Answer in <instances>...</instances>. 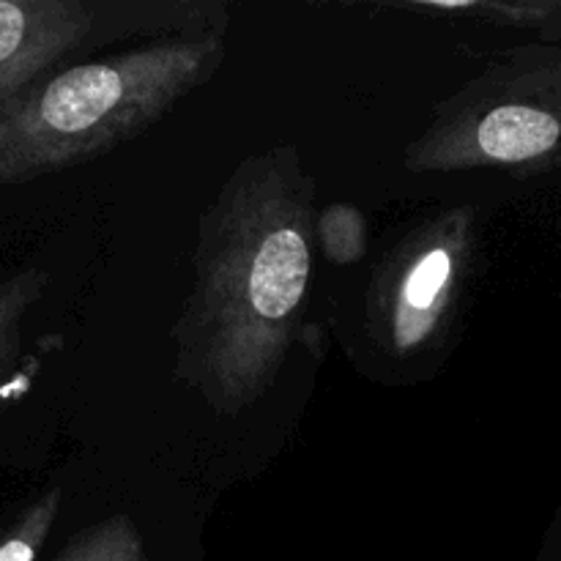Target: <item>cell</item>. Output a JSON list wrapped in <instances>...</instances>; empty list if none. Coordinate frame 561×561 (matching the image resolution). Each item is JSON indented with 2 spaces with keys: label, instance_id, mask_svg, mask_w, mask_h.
<instances>
[{
  "label": "cell",
  "instance_id": "cell-1",
  "mask_svg": "<svg viewBox=\"0 0 561 561\" xmlns=\"http://www.w3.org/2000/svg\"><path fill=\"white\" fill-rule=\"evenodd\" d=\"M316 181L296 146L241 159L197 222L192 288L170 329L173 376L217 416L266 398L307 310Z\"/></svg>",
  "mask_w": 561,
  "mask_h": 561
},
{
  "label": "cell",
  "instance_id": "cell-2",
  "mask_svg": "<svg viewBox=\"0 0 561 561\" xmlns=\"http://www.w3.org/2000/svg\"><path fill=\"white\" fill-rule=\"evenodd\" d=\"M225 49V27H203L42 75L0 102V186L93 162L146 135L217 75Z\"/></svg>",
  "mask_w": 561,
  "mask_h": 561
},
{
  "label": "cell",
  "instance_id": "cell-3",
  "mask_svg": "<svg viewBox=\"0 0 561 561\" xmlns=\"http://www.w3.org/2000/svg\"><path fill=\"white\" fill-rule=\"evenodd\" d=\"M414 175L561 170V55H513L488 66L433 107L403 148Z\"/></svg>",
  "mask_w": 561,
  "mask_h": 561
},
{
  "label": "cell",
  "instance_id": "cell-4",
  "mask_svg": "<svg viewBox=\"0 0 561 561\" xmlns=\"http://www.w3.org/2000/svg\"><path fill=\"white\" fill-rule=\"evenodd\" d=\"M477 252V211L453 206L416 222L373 274L367 334L383 354L411 359L442 343Z\"/></svg>",
  "mask_w": 561,
  "mask_h": 561
},
{
  "label": "cell",
  "instance_id": "cell-5",
  "mask_svg": "<svg viewBox=\"0 0 561 561\" xmlns=\"http://www.w3.org/2000/svg\"><path fill=\"white\" fill-rule=\"evenodd\" d=\"M93 25L82 0H0V102L80 49Z\"/></svg>",
  "mask_w": 561,
  "mask_h": 561
},
{
  "label": "cell",
  "instance_id": "cell-6",
  "mask_svg": "<svg viewBox=\"0 0 561 561\" xmlns=\"http://www.w3.org/2000/svg\"><path fill=\"white\" fill-rule=\"evenodd\" d=\"M49 277L42 268H25L0 283V403L20 356L22 321L47 290Z\"/></svg>",
  "mask_w": 561,
  "mask_h": 561
},
{
  "label": "cell",
  "instance_id": "cell-7",
  "mask_svg": "<svg viewBox=\"0 0 561 561\" xmlns=\"http://www.w3.org/2000/svg\"><path fill=\"white\" fill-rule=\"evenodd\" d=\"M53 561H148V553L135 518L118 513L71 537Z\"/></svg>",
  "mask_w": 561,
  "mask_h": 561
},
{
  "label": "cell",
  "instance_id": "cell-8",
  "mask_svg": "<svg viewBox=\"0 0 561 561\" xmlns=\"http://www.w3.org/2000/svg\"><path fill=\"white\" fill-rule=\"evenodd\" d=\"M64 507V491L47 488L0 529V561H36Z\"/></svg>",
  "mask_w": 561,
  "mask_h": 561
},
{
  "label": "cell",
  "instance_id": "cell-9",
  "mask_svg": "<svg viewBox=\"0 0 561 561\" xmlns=\"http://www.w3.org/2000/svg\"><path fill=\"white\" fill-rule=\"evenodd\" d=\"M316 247L334 266H354L370 247L367 217L354 203H329L316 217Z\"/></svg>",
  "mask_w": 561,
  "mask_h": 561
}]
</instances>
